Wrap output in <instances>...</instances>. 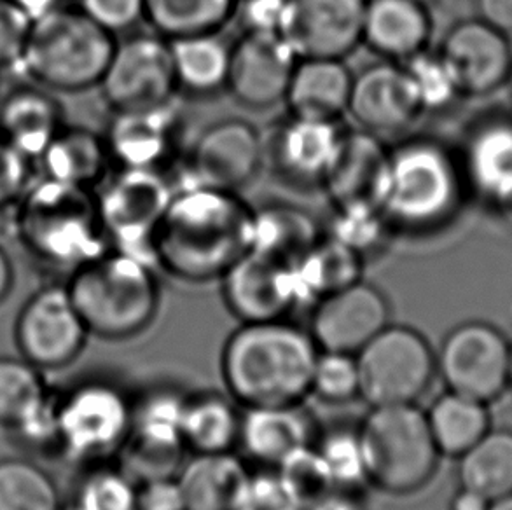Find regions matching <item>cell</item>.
<instances>
[{
    "instance_id": "cell-18",
    "label": "cell",
    "mask_w": 512,
    "mask_h": 510,
    "mask_svg": "<svg viewBox=\"0 0 512 510\" xmlns=\"http://www.w3.org/2000/svg\"><path fill=\"white\" fill-rule=\"evenodd\" d=\"M298 62L278 32H243L231 44L226 91L242 107L271 109L284 102Z\"/></svg>"
},
{
    "instance_id": "cell-11",
    "label": "cell",
    "mask_w": 512,
    "mask_h": 510,
    "mask_svg": "<svg viewBox=\"0 0 512 510\" xmlns=\"http://www.w3.org/2000/svg\"><path fill=\"white\" fill-rule=\"evenodd\" d=\"M264 170L263 133L242 118L214 121L182 152L172 170L175 186L242 193Z\"/></svg>"
},
{
    "instance_id": "cell-61",
    "label": "cell",
    "mask_w": 512,
    "mask_h": 510,
    "mask_svg": "<svg viewBox=\"0 0 512 510\" xmlns=\"http://www.w3.org/2000/svg\"><path fill=\"white\" fill-rule=\"evenodd\" d=\"M511 83H512V76H511Z\"/></svg>"
},
{
    "instance_id": "cell-4",
    "label": "cell",
    "mask_w": 512,
    "mask_h": 510,
    "mask_svg": "<svg viewBox=\"0 0 512 510\" xmlns=\"http://www.w3.org/2000/svg\"><path fill=\"white\" fill-rule=\"evenodd\" d=\"M457 152L439 138L411 135L390 144L383 214L395 236H425L450 224L464 201Z\"/></svg>"
},
{
    "instance_id": "cell-20",
    "label": "cell",
    "mask_w": 512,
    "mask_h": 510,
    "mask_svg": "<svg viewBox=\"0 0 512 510\" xmlns=\"http://www.w3.org/2000/svg\"><path fill=\"white\" fill-rule=\"evenodd\" d=\"M355 128L381 138L401 135L422 116L404 63L380 60L353 74L348 112Z\"/></svg>"
},
{
    "instance_id": "cell-15",
    "label": "cell",
    "mask_w": 512,
    "mask_h": 510,
    "mask_svg": "<svg viewBox=\"0 0 512 510\" xmlns=\"http://www.w3.org/2000/svg\"><path fill=\"white\" fill-rule=\"evenodd\" d=\"M345 130L341 121L299 118L287 112L263 133L264 170L296 191H320Z\"/></svg>"
},
{
    "instance_id": "cell-42",
    "label": "cell",
    "mask_w": 512,
    "mask_h": 510,
    "mask_svg": "<svg viewBox=\"0 0 512 510\" xmlns=\"http://www.w3.org/2000/svg\"><path fill=\"white\" fill-rule=\"evenodd\" d=\"M425 112H443L462 97L450 69L437 51L425 49L404 62Z\"/></svg>"
},
{
    "instance_id": "cell-57",
    "label": "cell",
    "mask_w": 512,
    "mask_h": 510,
    "mask_svg": "<svg viewBox=\"0 0 512 510\" xmlns=\"http://www.w3.org/2000/svg\"><path fill=\"white\" fill-rule=\"evenodd\" d=\"M488 510H512V495L493 500Z\"/></svg>"
},
{
    "instance_id": "cell-29",
    "label": "cell",
    "mask_w": 512,
    "mask_h": 510,
    "mask_svg": "<svg viewBox=\"0 0 512 510\" xmlns=\"http://www.w3.org/2000/svg\"><path fill=\"white\" fill-rule=\"evenodd\" d=\"M353 74L345 60H299L284 104L292 116L320 121H341L348 112Z\"/></svg>"
},
{
    "instance_id": "cell-14",
    "label": "cell",
    "mask_w": 512,
    "mask_h": 510,
    "mask_svg": "<svg viewBox=\"0 0 512 510\" xmlns=\"http://www.w3.org/2000/svg\"><path fill=\"white\" fill-rule=\"evenodd\" d=\"M511 343L493 325L465 322L436 352L437 374L451 392L490 404L509 388Z\"/></svg>"
},
{
    "instance_id": "cell-36",
    "label": "cell",
    "mask_w": 512,
    "mask_h": 510,
    "mask_svg": "<svg viewBox=\"0 0 512 510\" xmlns=\"http://www.w3.org/2000/svg\"><path fill=\"white\" fill-rule=\"evenodd\" d=\"M238 0H146L144 21L168 41L201 34H221L235 20Z\"/></svg>"
},
{
    "instance_id": "cell-25",
    "label": "cell",
    "mask_w": 512,
    "mask_h": 510,
    "mask_svg": "<svg viewBox=\"0 0 512 510\" xmlns=\"http://www.w3.org/2000/svg\"><path fill=\"white\" fill-rule=\"evenodd\" d=\"M319 427L305 404L242 409L240 442L250 460L277 469L294 451L312 446Z\"/></svg>"
},
{
    "instance_id": "cell-55",
    "label": "cell",
    "mask_w": 512,
    "mask_h": 510,
    "mask_svg": "<svg viewBox=\"0 0 512 510\" xmlns=\"http://www.w3.org/2000/svg\"><path fill=\"white\" fill-rule=\"evenodd\" d=\"M14 266L6 249L0 245V304L6 303L14 289Z\"/></svg>"
},
{
    "instance_id": "cell-53",
    "label": "cell",
    "mask_w": 512,
    "mask_h": 510,
    "mask_svg": "<svg viewBox=\"0 0 512 510\" xmlns=\"http://www.w3.org/2000/svg\"><path fill=\"white\" fill-rule=\"evenodd\" d=\"M478 18L504 35H512V0H478Z\"/></svg>"
},
{
    "instance_id": "cell-54",
    "label": "cell",
    "mask_w": 512,
    "mask_h": 510,
    "mask_svg": "<svg viewBox=\"0 0 512 510\" xmlns=\"http://www.w3.org/2000/svg\"><path fill=\"white\" fill-rule=\"evenodd\" d=\"M490 500L479 495L476 491L460 488L451 498L450 510H488L490 509Z\"/></svg>"
},
{
    "instance_id": "cell-27",
    "label": "cell",
    "mask_w": 512,
    "mask_h": 510,
    "mask_svg": "<svg viewBox=\"0 0 512 510\" xmlns=\"http://www.w3.org/2000/svg\"><path fill=\"white\" fill-rule=\"evenodd\" d=\"M429 7L413 0H366L362 44L381 60L404 63L429 49Z\"/></svg>"
},
{
    "instance_id": "cell-7",
    "label": "cell",
    "mask_w": 512,
    "mask_h": 510,
    "mask_svg": "<svg viewBox=\"0 0 512 510\" xmlns=\"http://www.w3.org/2000/svg\"><path fill=\"white\" fill-rule=\"evenodd\" d=\"M367 484L404 497L432 481L441 453L416 404L369 407L357 427Z\"/></svg>"
},
{
    "instance_id": "cell-40",
    "label": "cell",
    "mask_w": 512,
    "mask_h": 510,
    "mask_svg": "<svg viewBox=\"0 0 512 510\" xmlns=\"http://www.w3.org/2000/svg\"><path fill=\"white\" fill-rule=\"evenodd\" d=\"M324 231L366 262L383 254L397 238L383 210H333Z\"/></svg>"
},
{
    "instance_id": "cell-6",
    "label": "cell",
    "mask_w": 512,
    "mask_h": 510,
    "mask_svg": "<svg viewBox=\"0 0 512 510\" xmlns=\"http://www.w3.org/2000/svg\"><path fill=\"white\" fill-rule=\"evenodd\" d=\"M116 39L79 7L63 4L32 21L27 48L14 72L20 81L53 93L93 90L102 81Z\"/></svg>"
},
{
    "instance_id": "cell-51",
    "label": "cell",
    "mask_w": 512,
    "mask_h": 510,
    "mask_svg": "<svg viewBox=\"0 0 512 510\" xmlns=\"http://www.w3.org/2000/svg\"><path fill=\"white\" fill-rule=\"evenodd\" d=\"M137 510H187L177 476L137 483Z\"/></svg>"
},
{
    "instance_id": "cell-1",
    "label": "cell",
    "mask_w": 512,
    "mask_h": 510,
    "mask_svg": "<svg viewBox=\"0 0 512 510\" xmlns=\"http://www.w3.org/2000/svg\"><path fill=\"white\" fill-rule=\"evenodd\" d=\"M254 207L240 193L175 186L153 240L154 266L184 283H210L252 245Z\"/></svg>"
},
{
    "instance_id": "cell-19",
    "label": "cell",
    "mask_w": 512,
    "mask_h": 510,
    "mask_svg": "<svg viewBox=\"0 0 512 510\" xmlns=\"http://www.w3.org/2000/svg\"><path fill=\"white\" fill-rule=\"evenodd\" d=\"M390 318L392 308L385 292L359 280L313 304L308 331L319 350L357 355L390 325Z\"/></svg>"
},
{
    "instance_id": "cell-45",
    "label": "cell",
    "mask_w": 512,
    "mask_h": 510,
    "mask_svg": "<svg viewBox=\"0 0 512 510\" xmlns=\"http://www.w3.org/2000/svg\"><path fill=\"white\" fill-rule=\"evenodd\" d=\"M275 470L305 507L334 486L331 474L315 444L294 451Z\"/></svg>"
},
{
    "instance_id": "cell-56",
    "label": "cell",
    "mask_w": 512,
    "mask_h": 510,
    "mask_svg": "<svg viewBox=\"0 0 512 510\" xmlns=\"http://www.w3.org/2000/svg\"><path fill=\"white\" fill-rule=\"evenodd\" d=\"M13 2H16L25 13L30 14L32 20L41 16V14L48 13L55 7L67 4V0H13Z\"/></svg>"
},
{
    "instance_id": "cell-24",
    "label": "cell",
    "mask_w": 512,
    "mask_h": 510,
    "mask_svg": "<svg viewBox=\"0 0 512 510\" xmlns=\"http://www.w3.org/2000/svg\"><path fill=\"white\" fill-rule=\"evenodd\" d=\"M457 154L467 191L493 207H512V121L474 126Z\"/></svg>"
},
{
    "instance_id": "cell-5",
    "label": "cell",
    "mask_w": 512,
    "mask_h": 510,
    "mask_svg": "<svg viewBox=\"0 0 512 510\" xmlns=\"http://www.w3.org/2000/svg\"><path fill=\"white\" fill-rule=\"evenodd\" d=\"M90 336L126 341L146 332L161 308L158 269L119 250H105L65 280Z\"/></svg>"
},
{
    "instance_id": "cell-44",
    "label": "cell",
    "mask_w": 512,
    "mask_h": 510,
    "mask_svg": "<svg viewBox=\"0 0 512 510\" xmlns=\"http://www.w3.org/2000/svg\"><path fill=\"white\" fill-rule=\"evenodd\" d=\"M312 395L333 406L360 399L359 366L355 355L320 350L313 367Z\"/></svg>"
},
{
    "instance_id": "cell-32",
    "label": "cell",
    "mask_w": 512,
    "mask_h": 510,
    "mask_svg": "<svg viewBox=\"0 0 512 510\" xmlns=\"http://www.w3.org/2000/svg\"><path fill=\"white\" fill-rule=\"evenodd\" d=\"M242 407L229 395L198 392L187 395L180 434L191 455L235 451L240 442Z\"/></svg>"
},
{
    "instance_id": "cell-8",
    "label": "cell",
    "mask_w": 512,
    "mask_h": 510,
    "mask_svg": "<svg viewBox=\"0 0 512 510\" xmlns=\"http://www.w3.org/2000/svg\"><path fill=\"white\" fill-rule=\"evenodd\" d=\"M133 395L90 378L56 393V455L86 467L118 456L132 430Z\"/></svg>"
},
{
    "instance_id": "cell-50",
    "label": "cell",
    "mask_w": 512,
    "mask_h": 510,
    "mask_svg": "<svg viewBox=\"0 0 512 510\" xmlns=\"http://www.w3.org/2000/svg\"><path fill=\"white\" fill-rule=\"evenodd\" d=\"M287 0H238L236 20L243 32H278Z\"/></svg>"
},
{
    "instance_id": "cell-21",
    "label": "cell",
    "mask_w": 512,
    "mask_h": 510,
    "mask_svg": "<svg viewBox=\"0 0 512 510\" xmlns=\"http://www.w3.org/2000/svg\"><path fill=\"white\" fill-rule=\"evenodd\" d=\"M390 144L360 128H348L322 184L333 210H381L387 193Z\"/></svg>"
},
{
    "instance_id": "cell-43",
    "label": "cell",
    "mask_w": 512,
    "mask_h": 510,
    "mask_svg": "<svg viewBox=\"0 0 512 510\" xmlns=\"http://www.w3.org/2000/svg\"><path fill=\"white\" fill-rule=\"evenodd\" d=\"M315 448L326 463L334 486L366 488V467L357 428L338 427L320 434Z\"/></svg>"
},
{
    "instance_id": "cell-23",
    "label": "cell",
    "mask_w": 512,
    "mask_h": 510,
    "mask_svg": "<svg viewBox=\"0 0 512 510\" xmlns=\"http://www.w3.org/2000/svg\"><path fill=\"white\" fill-rule=\"evenodd\" d=\"M437 53L450 69L462 97H486L511 81V42L479 18L453 25Z\"/></svg>"
},
{
    "instance_id": "cell-38",
    "label": "cell",
    "mask_w": 512,
    "mask_h": 510,
    "mask_svg": "<svg viewBox=\"0 0 512 510\" xmlns=\"http://www.w3.org/2000/svg\"><path fill=\"white\" fill-rule=\"evenodd\" d=\"M53 393L39 367L21 357H0V427H23Z\"/></svg>"
},
{
    "instance_id": "cell-2",
    "label": "cell",
    "mask_w": 512,
    "mask_h": 510,
    "mask_svg": "<svg viewBox=\"0 0 512 510\" xmlns=\"http://www.w3.org/2000/svg\"><path fill=\"white\" fill-rule=\"evenodd\" d=\"M319 352L310 331L289 318L242 322L222 346V381L242 409L305 404Z\"/></svg>"
},
{
    "instance_id": "cell-33",
    "label": "cell",
    "mask_w": 512,
    "mask_h": 510,
    "mask_svg": "<svg viewBox=\"0 0 512 510\" xmlns=\"http://www.w3.org/2000/svg\"><path fill=\"white\" fill-rule=\"evenodd\" d=\"M170 48L179 95L207 98L226 91L231 46L221 34L180 37Z\"/></svg>"
},
{
    "instance_id": "cell-3",
    "label": "cell",
    "mask_w": 512,
    "mask_h": 510,
    "mask_svg": "<svg viewBox=\"0 0 512 510\" xmlns=\"http://www.w3.org/2000/svg\"><path fill=\"white\" fill-rule=\"evenodd\" d=\"M14 235L28 257L63 282L76 269L111 249L95 191L35 175L13 214Z\"/></svg>"
},
{
    "instance_id": "cell-48",
    "label": "cell",
    "mask_w": 512,
    "mask_h": 510,
    "mask_svg": "<svg viewBox=\"0 0 512 510\" xmlns=\"http://www.w3.org/2000/svg\"><path fill=\"white\" fill-rule=\"evenodd\" d=\"M32 21V16L13 0H0V70L18 69Z\"/></svg>"
},
{
    "instance_id": "cell-37",
    "label": "cell",
    "mask_w": 512,
    "mask_h": 510,
    "mask_svg": "<svg viewBox=\"0 0 512 510\" xmlns=\"http://www.w3.org/2000/svg\"><path fill=\"white\" fill-rule=\"evenodd\" d=\"M460 488L476 491L490 502L512 495V430H488L458 458Z\"/></svg>"
},
{
    "instance_id": "cell-9",
    "label": "cell",
    "mask_w": 512,
    "mask_h": 510,
    "mask_svg": "<svg viewBox=\"0 0 512 510\" xmlns=\"http://www.w3.org/2000/svg\"><path fill=\"white\" fill-rule=\"evenodd\" d=\"M173 191L172 173L112 168L95 189L109 247L154 266V235Z\"/></svg>"
},
{
    "instance_id": "cell-49",
    "label": "cell",
    "mask_w": 512,
    "mask_h": 510,
    "mask_svg": "<svg viewBox=\"0 0 512 510\" xmlns=\"http://www.w3.org/2000/svg\"><path fill=\"white\" fill-rule=\"evenodd\" d=\"M76 6L116 37L128 34L146 14V0H77Z\"/></svg>"
},
{
    "instance_id": "cell-35",
    "label": "cell",
    "mask_w": 512,
    "mask_h": 510,
    "mask_svg": "<svg viewBox=\"0 0 512 510\" xmlns=\"http://www.w3.org/2000/svg\"><path fill=\"white\" fill-rule=\"evenodd\" d=\"M486 406L451 390L432 402L425 414L441 456L460 458L488 434L492 423Z\"/></svg>"
},
{
    "instance_id": "cell-17",
    "label": "cell",
    "mask_w": 512,
    "mask_h": 510,
    "mask_svg": "<svg viewBox=\"0 0 512 510\" xmlns=\"http://www.w3.org/2000/svg\"><path fill=\"white\" fill-rule=\"evenodd\" d=\"M366 0H287L278 34L299 60H345L362 44Z\"/></svg>"
},
{
    "instance_id": "cell-16",
    "label": "cell",
    "mask_w": 512,
    "mask_h": 510,
    "mask_svg": "<svg viewBox=\"0 0 512 510\" xmlns=\"http://www.w3.org/2000/svg\"><path fill=\"white\" fill-rule=\"evenodd\" d=\"M182 111L177 100L168 104L112 112L104 131L114 168L172 173L182 156Z\"/></svg>"
},
{
    "instance_id": "cell-58",
    "label": "cell",
    "mask_w": 512,
    "mask_h": 510,
    "mask_svg": "<svg viewBox=\"0 0 512 510\" xmlns=\"http://www.w3.org/2000/svg\"><path fill=\"white\" fill-rule=\"evenodd\" d=\"M413 2H418V4H422V6L430 7L436 0H413Z\"/></svg>"
},
{
    "instance_id": "cell-52",
    "label": "cell",
    "mask_w": 512,
    "mask_h": 510,
    "mask_svg": "<svg viewBox=\"0 0 512 510\" xmlns=\"http://www.w3.org/2000/svg\"><path fill=\"white\" fill-rule=\"evenodd\" d=\"M366 488L333 486L322 497L308 505L306 510H369Z\"/></svg>"
},
{
    "instance_id": "cell-26",
    "label": "cell",
    "mask_w": 512,
    "mask_h": 510,
    "mask_svg": "<svg viewBox=\"0 0 512 510\" xmlns=\"http://www.w3.org/2000/svg\"><path fill=\"white\" fill-rule=\"evenodd\" d=\"M65 125L60 98L42 86L20 81L0 97V135L34 163Z\"/></svg>"
},
{
    "instance_id": "cell-30",
    "label": "cell",
    "mask_w": 512,
    "mask_h": 510,
    "mask_svg": "<svg viewBox=\"0 0 512 510\" xmlns=\"http://www.w3.org/2000/svg\"><path fill=\"white\" fill-rule=\"evenodd\" d=\"M324 236L312 212L289 201H268L254 207L250 250L294 266Z\"/></svg>"
},
{
    "instance_id": "cell-59",
    "label": "cell",
    "mask_w": 512,
    "mask_h": 510,
    "mask_svg": "<svg viewBox=\"0 0 512 510\" xmlns=\"http://www.w3.org/2000/svg\"><path fill=\"white\" fill-rule=\"evenodd\" d=\"M509 388L512 390V345H511V362H509Z\"/></svg>"
},
{
    "instance_id": "cell-39",
    "label": "cell",
    "mask_w": 512,
    "mask_h": 510,
    "mask_svg": "<svg viewBox=\"0 0 512 510\" xmlns=\"http://www.w3.org/2000/svg\"><path fill=\"white\" fill-rule=\"evenodd\" d=\"M55 479L27 458L0 460V510H62Z\"/></svg>"
},
{
    "instance_id": "cell-41",
    "label": "cell",
    "mask_w": 512,
    "mask_h": 510,
    "mask_svg": "<svg viewBox=\"0 0 512 510\" xmlns=\"http://www.w3.org/2000/svg\"><path fill=\"white\" fill-rule=\"evenodd\" d=\"M74 505L79 510H137V483L121 467L90 465L77 484Z\"/></svg>"
},
{
    "instance_id": "cell-12",
    "label": "cell",
    "mask_w": 512,
    "mask_h": 510,
    "mask_svg": "<svg viewBox=\"0 0 512 510\" xmlns=\"http://www.w3.org/2000/svg\"><path fill=\"white\" fill-rule=\"evenodd\" d=\"M98 90L111 112L151 109L177 100L170 41L153 30L119 35Z\"/></svg>"
},
{
    "instance_id": "cell-60",
    "label": "cell",
    "mask_w": 512,
    "mask_h": 510,
    "mask_svg": "<svg viewBox=\"0 0 512 510\" xmlns=\"http://www.w3.org/2000/svg\"><path fill=\"white\" fill-rule=\"evenodd\" d=\"M62 510H79V509H77L76 505L72 504V505H69V507H67V505H63Z\"/></svg>"
},
{
    "instance_id": "cell-13",
    "label": "cell",
    "mask_w": 512,
    "mask_h": 510,
    "mask_svg": "<svg viewBox=\"0 0 512 510\" xmlns=\"http://www.w3.org/2000/svg\"><path fill=\"white\" fill-rule=\"evenodd\" d=\"M90 332L70 299L65 282H49L21 306L14 322V343L21 359L44 371L74 364Z\"/></svg>"
},
{
    "instance_id": "cell-31",
    "label": "cell",
    "mask_w": 512,
    "mask_h": 510,
    "mask_svg": "<svg viewBox=\"0 0 512 510\" xmlns=\"http://www.w3.org/2000/svg\"><path fill=\"white\" fill-rule=\"evenodd\" d=\"M250 470L235 451L193 455L177 474L187 510H235Z\"/></svg>"
},
{
    "instance_id": "cell-22",
    "label": "cell",
    "mask_w": 512,
    "mask_h": 510,
    "mask_svg": "<svg viewBox=\"0 0 512 510\" xmlns=\"http://www.w3.org/2000/svg\"><path fill=\"white\" fill-rule=\"evenodd\" d=\"M221 285L224 304L240 324L287 318L301 304L292 266L256 250L242 255Z\"/></svg>"
},
{
    "instance_id": "cell-47",
    "label": "cell",
    "mask_w": 512,
    "mask_h": 510,
    "mask_svg": "<svg viewBox=\"0 0 512 510\" xmlns=\"http://www.w3.org/2000/svg\"><path fill=\"white\" fill-rule=\"evenodd\" d=\"M34 177V161L0 135V212H13Z\"/></svg>"
},
{
    "instance_id": "cell-10",
    "label": "cell",
    "mask_w": 512,
    "mask_h": 510,
    "mask_svg": "<svg viewBox=\"0 0 512 510\" xmlns=\"http://www.w3.org/2000/svg\"><path fill=\"white\" fill-rule=\"evenodd\" d=\"M355 359L360 399L369 407L416 404L437 376L429 339L408 325H387Z\"/></svg>"
},
{
    "instance_id": "cell-46",
    "label": "cell",
    "mask_w": 512,
    "mask_h": 510,
    "mask_svg": "<svg viewBox=\"0 0 512 510\" xmlns=\"http://www.w3.org/2000/svg\"><path fill=\"white\" fill-rule=\"evenodd\" d=\"M235 510H306L275 469L252 474L243 486Z\"/></svg>"
},
{
    "instance_id": "cell-28",
    "label": "cell",
    "mask_w": 512,
    "mask_h": 510,
    "mask_svg": "<svg viewBox=\"0 0 512 510\" xmlns=\"http://www.w3.org/2000/svg\"><path fill=\"white\" fill-rule=\"evenodd\" d=\"M35 175L65 186L95 191L112 168L104 133L67 123L35 159Z\"/></svg>"
},
{
    "instance_id": "cell-34",
    "label": "cell",
    "mask_w": 512,
    "mask_h": 510,
    "mask_svg": "<svg viewBox=\"0 0 512 510\" xmlns=\"http://www.w3.org/2000/svg\"><path fill=\"white\" fill-rule=\"evenodd\" d=\"M366 264L360 255L346 249L324 231L315 247L292 266L301 304H315L327 294L359 282Z\"/></svg>"
}]
</instances>
